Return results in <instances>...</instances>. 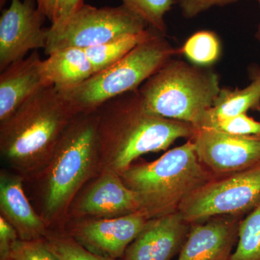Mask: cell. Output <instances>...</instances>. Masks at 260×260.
Masks as SVG:
<instances>
[{
    "label": "cell",
    "mask_w": 260,
    "mask_h": 260,
    "mask_svg": "<svg viewBox=\"0 0 260 260\" xmlns=\"http://www.w3.org/2000/svg\"><path fill=\"white\" fill-rule=\"evenodd\" d=\"M102 171L120 174L149 153L167 150L177 140H189L196 128L189 123L147 112L138 90L111 99L97 110Z\"/></svg>",
    "instance_id": "cell-1"
},
{
    "label": "cell",
    "mask_w": 260,
    "mask_h": 260,
    "mask_svg": "<svg viewBox=\"0 0 260 260\" xmlns=\"http://www.w3.org/2000/svg\"><path fill=\"white\" fill-rule=\"evenodd\" d=\"M78 114L54 85L42 89L0 121L2 157L24 179H39Z\"/></svg>",
    "instance_id": "cell-2"
},
{
    "label": "cell",
    "mask_w": 260,
    "mask_h": 260,
    "mask_svg": "<svg viewBox=\"0 0 260 260\" xmlns=\"http://www.w3.org/2000/svg\"><path fill=\"white\" fill-rule=\"evenodd\" d=\"M98 112L79 113L65 130L41 181L42 215L48 226L64 225L84 186L102 173Z\"/></svg>",
    "instance_id": "cell-3"
},
{
    "label": "cell",
    "mask_w": 260,
    "mask_h": 260,
    "mask_svg": "<svg viewBox=\"0 0 260 260\" xmlns=\"http://www.w3.org/2000/svg\"><path fill=\"white\" fill-rule=\"evenodd\" d=\"M119 175L140 195L150 219L178 212L188 197L215 179L200 162L191 139L153 161L132 164Z\"/></svg>",
    "instance_id": "cell-4"
},
{
    "label": "cell",
    "mask_w": 260,
    "mask_h": 260,
    "mask_svg": "<svg viewBox=\"0 0 260 260\" xmlns=\"http://www.w3.org/2000/svg\"><path fill=\"white\" fill-rule=\"evenodd\" d=\"M220 90L219 75L210 67L172 58L138 90L147 112L197 129Z\"/></svg>",
    "instance_id": "cell-5"
},
{
    "label": "cell",
    "mask_w": 260,
    "mask_h": 260,
    "mask_svg": "<svg viewBox=\"0 0 260 260\" xmlns=\"http://www.w3.org/2000/svg\"><path fill=\"white\" fill-rule=\"evenodd\" d=\"M166 37L153 30L112 66L83 83L58 90L78 114L96 112L111 99L138 90L173 56L181 53Z\"/></svg>",
    "instance_id": "cell-6"
},
{
    "label": "cell",
    "mask_w": 260,
    "mask_h": 260,
    "mask_svg": "<svg viewBox=\"0 0 260 260\" xmlns=\"http://www.w3.org/2000/svg\"><path fill=\"white\" fill-rule=\"evenodd\" d=\"M148 25L121 5L98 8L85 4L62 23L47 28L46 55L67 48L96 47L126 36L144 31Z\"/></svg>",
    "instance_id": "cell-7"
},
{
    "label": "cell",
    "mask_w": 260,
    "mask_h": 260,
    "mask_svg": "<svg viewBox=\"0 0 260 260\" xmlns=\"http://www.w3.org/2000/svg\"><path fill=\"white\" fill-rule=\"evenodd\" d=\"M259 203L260 164L209 181L188 197L178 212L191 225L219 215L244 216Z\"/></svg>",
    "instance_id": "cell-8"
},
{
    "label": "cell",
    "mask_w": 260,
    "mask_h": 260,
    "mask_svg": "<svg viewBox=\"0 0 260 260\" xmlns=\"http://www.w3.org/2000/svg\"><path fill=\"white\" fill-rule=\"evenodd\" d=\"M191 140L200 162L215 178L260 164V136H238L200 128Z\"/></svg>",
    "instance_id": "cell-9"
},
{
    "label": "cell",
    "mask_w": 260,
    "mask_h": 260,
    "mask_svg": "<svg viewBox=\"0 0 260 260\" xmlns=\"http://www.w3.org/2000/svg\"><path fill=\"white\" fill-rule=\"evenodd\" d=\"M46 15L36 0H11L0 18V70L23 59L30 51L45 49Z\"/></svg>",
    "instance_id": "cell-10"
},
{
    "label": "cell",
    "mask_w": 260,
    "mask_h": 260,
    "mask_svg": "<svg viewBox=\"0 0 260 260\" xmlns=\"http://www.w3.org/2000/svg\"><path fill=\"white\" fill-rule=\"evenodd\" d=\"M149 219L141 210L118 218L73 220L65 234L90 252L116 260L123 257Z\"/></svg>",
    "instance_id": "cell-11"
},
{
    "label": "cell",
    "mask_w": 260,
    "mask_h": 260,
    "mask_svg": "<svg viewBox=\"0 0 260 260\" xmlns=\"http://www.w3.org/2000/svg\"><path fill=\"white\" fill-rule=\"evenodd\" d=\"M143 211L140 195L124 184L120 175L102 171L77 197L70 207L68 220L114 218Z\"/></svg>",
    "instance_id": "cell-12"
},
{
    "label": "cell",
    "mask_w": 260,
    "mask_h": 260,
    "mask_svg": "<svg viewBox=\"0 0 260 260\" xmlns=\"http://www.w3.org/2000/svg\"><path fill=\"white\" fill-rule=\"evenodd\" d=\"M190 227L179 212L149 219L123 260H172L181 251Z\"/></svg>",
    "instance_id": "cell-13"
},
{
    "label": "cell",
    "mask_w": 260,
    "mask_h": 260,
    "mask_svg": "<svg viewBox=\"0 0 260 260\" xmlns=\"http://www.w3.org/2000/svg\"><path fill=\"white\" fill-rule=\"evenodd\" d=\"M242 219L241 215H219L191 224L177 260H229Z\"/></svg>",
    "instance_id": "cell-14"
},
{
    "label": "cell",
    "mask_w": 260,
    "mask_h": 260,
    "mask_svg": "<svg viewBox=\"0 0 260 260\" xmlns=\"http://www.w3.org/2000/svg\"><path fill=\"white\" fill-rule=\"evenodd\" d=\"M37 50L7 67L0 75V121H4L25 101L51 85Z\"/></svg>",
    "instance_id": "cell-15"
},
{
    "label": "cell",
    "mask_w": 260,
    "mask_h": 260,
    "mask_svg": "<svg viewBox=\"0 0 260 260\" xmlns=\"http://www.w3.org/2000/svg\"><path fill=\"white\" fill-rule=\"evenodd\" d=\"M23 180L18 174L2 171L0 215L15 228L20 240L44 239L50 232L49 227L30 205L24 191Z\"/></svg>",
    "instance_id": "cell-16"
},
{
    "label": "cell",
    "mask_w": 260,
    "mask_h": 260,
    "mask_svg": "<svg viewBox=\"0 0 260 260\" xmlns=\"http://www.w3.org/2000/svg\"><path fill=\"white\" fill-rule=\"evenodd\" d=\"M43 68L48 81L58 89L78 85L95 74L80 48H67L51 53L44 59Z\"/></svg>",
    "instance_id": "cell-17"
},
{
    "label": "cell",
    "mask_w": 260,
    "mask_h": 260,
    "mask_svg": "<svg viewBox=\"0 0 260 260\" xmlns=\"http://www.w3.org/2000/svg\"><path fill=\"white\" fill-rule=\"evenodd\" d=\"M250 109L260 111V80L258 79L251 80L244 88H221L213 107L206 112L197 129L204 127L216 119L246 114Z\"/></svg>",
    "instance_id": "cell-18"
},
{
    "label": "cell",
    "mask_w": 260,
    "mask_h": 260,
    "mask_svg": "<svg viewBox=\"0 0 260 260\" xmlns=\"http://www.w3.org/2000/svg\"><path fill=\"white\" fill-rule=\"evenodd\" d=\"M153 30L148 27L140 34L126 36L102 45L83 49L93 67L94 73H100L120 60L142 41L149 37Z\"/></svg>",
    "instance_id": "cell-19"
},
{
    "label": "cell",
    "mask_w": 260,
    "mask_h": 260,
    "mask_svg": "<svg viewBox=\"0 0 260 260\" xmlns=\"http://www.w3.org/2000/svg\"><path fill=\"white\" fill-rule=\"evenodd\" d=\"M180 52L192 64L210 67L220 58L221 44L215 32L200 30L194 32L186 41Z\"/></svg>",
    "instance_id": "cell-20"
},
{
    "label": "cell",
    "mask_w": 260,
    "mask_h": 260,
    "mask_svg": "<svg viewBox=\"0 0 260 260\" xmlns=\"http://www.w3.org/2000/svg\"><path fill=\"white\" fill-rule=\"evenodd\" d=\"M229 260H260V203L241 220L237 248Z\"/></svg>",
    "instance_id": "cell-21"
},
{
    "label": "cell",
    "mask_w": 260,
    "mask_h": 260,
    "mask_svg": "<svg viewBox=\"0 0 260 260\" xmlns=\"http://www.w3.org/2000/svg\"><path fill=\"white\" fill-rule=\"evenodd\" d=\"M123 5L144 20L148 26L167 36L165 15L174 0H121Z\"/></svg>",
    "instance_id": "cell-22"
},
{
    "label": "cell",
    "mask_w": 260,
    "mask_h": 260,
    "mask_svg": "<svg viewBox=\"0 0 260 260\" xmlns=\"http://www.w3.org/2000/svg\"><path fill=\"white\" fill-rule=\"evenodd\" d=\"M44 240L59 260H115L90 252L65 233L49 232Z\"/></svg>",
    "instance_id": "cell-23"
},
{
    "label": "cell",
    "mask_w": 260,
    "mask_h": 260,
    "mask_svg": "<svg viewBox=\"0 0 260 260\" xmlns=\"http://www.w3.org/2000/svg\"><path fill=\"white\" fill-rule=\"evenodd\" d=\"M203 128L218 130L238 136H260V121L249 117L246 114L216 119Z\"/></svg>",
    "instance_id": "cell-24"
},
{
    "label": "cell",
    "mask_w": 260,
    "mask_h": 260,
    "mask_svg": "<svg viewBox=\"0 0 260 260\" xmlns=\"http://www.w3.org/2000/svg\"><path fill=\"white\" fill-rule=\"evenodd\" d=\"M8 260H59L48 248L44 239L24 241L18 239L12 248Z\"/></svg>",
    "instance_id": "cell-25"
},
{
    "label": "cell",
    "mask_w": 260,
    "mask_h": 260,
    "mask_svg": "<svg viewBox=\"0 0 260 260\" xmlns=\"http://www.w3.org/2000/svg\"><path fill=\"white\" fill-rule=\"evenodd\" d=\"M84 5V0H47L45 15L51 25L62 23Z\"/></svg>",
    "instance_id": "cell-26"
},
{
    "label": "cell",
    "mask_w": 260,
    "mask_h": 260,
    "mask_svg": "<svg viewBox=\"0 0 260 260\" xmlns=\"http://www.w3.org/2000/svg\"><path fill=\"white\" fill-rule=\"evenodd\" d=\"M238 1L239 0H177V3L183 16L191 19L213 7H223Z\"/></svg>",
    "instance_id": "cell-27"
},
{
    "label": "cell",
    "mask_w": 260,
    "mask_h": 260,
    "mask_svg": "<svg viewBox=\"0 0 260 260\" xmlns=\"http://www.w3.org/2000/svg\"><path fill=\"white\" fill-rule=\"evenodd\" d=\"M15 228L0 215V260H8L12 248L18 240Z\"/></svg>",
    "instance_id": "cell-28"
},
{
    "label": "cell",
    "mask_w": 260,
    "mask_h": 260,
    "mask_svg": "<svg viewBox=\"0 0 260 260\" xmlns=\"http://www.w3.org/2000/svg\"><path fill=\"white\" fill-rule=\"evenodd\" d=\"M249 76L251 80L258 79L260 80V68H252L249 70Z\"/></svg>",
    "instance_id": "cell-29"
},
{
    "label": "cell",
    "mask_w": 260,
    "mask_h": 260,
    "mask_svg": "<svg viewBox=\"0 0 260 260\" xmlns=\"http://www.w3.org/2000/svg\"><path fill=\"white\" fill-rule=\"evenodd\" d=\"M38 7L41 11L45 15L46 8H47V0H37Z\"/></svg>",
    "instance_id": "cell-30"
},
{
    "label": "cell",
    "mask_w": 260,
    "mask_h": 260,
    "mask_svg": "<svg viewBox=\"0 0 260 260\" xmlns=\"http://www.w3.org/2000/svg\"><path fill=\"white\" fill-rule=\"evenodd\" d=\"M258 4H259V9H260V0H256ZM255 38L257 42H259L260 44V23L259 25H258L257 29H256V31L255 32Z\"/></svg>",
    "instance_id": "cell-31"
}]
</instances>
